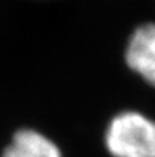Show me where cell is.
<instances>
[{"instance_id": "6da1fadb", "label": "cell", "mask_w": 155, "mask_h": 157, "mask_svg": "<svg viewBox=\"0 0 155 157\" xmlns=\"http://www.w3.org/2000/svg\"><path fill=\"white\" fill-rule=\"evenodd\" d=\"M104 141L114 157H155V121L139 112H122L107 125Z\"/></svg>"}, {"instance_id": "3957f363", "label": "cell", "mask_w": 155, "mask_h": 157, "mask_svg": "<svg viewBox=\"0 0 155 157\" xmlns=\"http://www.w3.org/2000/svg\"><path fill=\"white\" fill-rule=\"evenodd\" d=\"M2 157H62V153L45 135L25 128L14 134Z\"/></svg>"}, {"instance_id": "7a4b0ae2", "label": "cell", "mask_w": 155, "mask_h": 157, "mask_svg": "<svg viewBox=\"0 0 155 157\" xmlns=\"http://www.w3.org/2000/svg\"><path fill=\"white\" fill-rule=\"evenodd\" d=\"M125 59L132 71L155 86V24H144L135 30Z\"/></svg>"}]
</instances>
